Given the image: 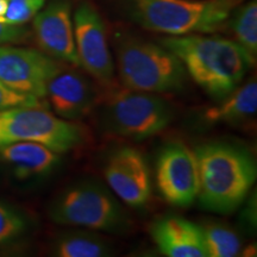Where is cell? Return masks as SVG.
I'll use <instances>...</instances> for the list:
<instances>
[{
  "label": "cell",
  "instance_id": "22",
  "mask_svg": "<svg viewBox=\"0 0 257 257\" xmlns=\"http://www.w3.org/2000/svg\"><path fill=\"white\" fill-rule=\"evenodd\" d=\"M19 106H42V99L16 92L0 81V111Z\"/></svg>",
  "mask_w": 257,
  "mask_h": 257
},
{
  "label": "cell",
  "instance_id": "12",
  "mask_svg": "<svg viewBox=\"0 0 257 257\" xmlns=\"http://www.w3.org/2000/svg\"><path fill=\"white\" fill-rule=\"evenodd\" d=\"M32 19L34 36L41 50L64 64L80 67L69 0H53Z\"/></svg>",
  "mask_w": 257,
  "mask_h": 257
},
{
  "label": "cell",
  "instance_id": "13",
  "mask_svg": "<svg viewBox=\"0 0 257 257\" xmlns=\"http://www.w3.org/2000/svg\"><path fill=\"white\" fill-rule=\"evenodd\" d=\"M46 99L56 115L75 121L91 113L99 94L91 80L76 70L64 68L48 83Z\"/></svg>",
  "mask_w": 257,
  "mask_h": 257
},
{
  "label": "cell",
  "instance_id": "15",
  "mask_svg": "<svg viewBox=\"0 0 257 257\" xmlns=\"http://www.w3.org/2000/svg\"><path fill=\"white\" fill-rule=\"evenodd\" d=\"M0 160L16 178L30 180L49 175L60 165V154L34 142H16L0 146Z\"/></svg>",
  "mask_w": 257,
  "mask_h": 257
},
{
  "label": "cell",
  "instance_id": "9",
  "mask_svg": "<svg viewBox=\"0 0 257 257\" xmlns=\"http://www.w3.org/2000/svg\"><path fill=\"white\" fill-rule=\"evenodd\" d=\"M73 25L80 67L100 85L111 87L115 68L99 12L91 3H80L74 12Z\"/></svg>",
  "mask_w": 257,
  "mask_h": 257
},
{
  "label": "cell",
  "instance_id": "5",
  "mask_svg": "<svg viewBox=\"0 0 257 257\" xmlns=\"http://www.w3.org/2000/svg\"><path fill=\"white\" fill-rule=\"evenodd\" d=\"M102 108L106 130L118 136L142 141L162 133L174 119V108L154 93L110 89Z\"/></svg>",
  "mask_w": 257,
  "mask_h": 257
},
{
  "label": "cell",
  "instance_id": "7",
  "mask_svg": "<svg viewBox=\"0 0 257 257\" xmlns=\"http://www.w3.org/2000/svg\"><path fill=\"white\" fill-rule=\"evenodd\" d=\"M49 216L55 223L94 231H119L127 225L117 198L95 181L70 186L54 200Z\"/></svg>",
  "mask_w": 257,
  "mask_h": 257
},
{
  "label": "cell",
  "instance_id": "16",
  "mask_svg": "<svg viewBox=\"0 0 257 257\" xmlns=\"http://www.w3.org/2000/svg\"><path fill=\"white\" fill-rule=\"evenodd\" d=\"M257 110V82L255 79L240 85L218 104L204 112V120L210 124H237L249 119Z\"/></svg>",
  "mask_w": 257,
  "mask_h": 257
},
{
  "label": "cell",
  "instance_id": "10",
  "mask_svg": "<svg viewBox=\"0 0 257 257\" xmlns=\"http://www.w3.org/2000/svg\"><path fill=\"white\" fill-rule=\"evenodd\" d=\"M159 192L169 205L191 206L199 193L197 157L182 143H169L161 150L156 162Z\"/></svg>",
  "mask_w": 257,
  "mask_h": 257
},
{
  "label": "cell",
  "instance_id": "1",
  "mask_svg": "<svg viewBox=\"0 0 257 257\" xmlns=\"http://www.w3.org/2000/svg\"><path fill=\"white\" fill-rule=\"evenodd\" d=\"M161 46L178 56L187 75L217 101L238 87L256 62L236 41L219 36H170Z\"/></svg>",
  "mask_w": 257,
  "mask_h": 257
},
{
  "label": "cell",
  "instance_id": "3",
  "mask_svg": "<svg viewBox=\"0 0 257 257\" xmlns=\"http://www.w3.org/2000/svg\"><path fill=\"white\" fill-rule=\"evenodd\" d=\"M243 0H131L143 28L170 36L211 34L224 28Z\"/></svg>",
  "mask_w": 257,
  "mask_h": 257
},
{
  "label": "cell",
  "instance_id": "24",
  "mask_svg": "<svg viewBox=\"0 0 257 257\" xmlns=\"http://www.w3.org/2000/svg\"><path fill=\"white\" fill-rule=\"evenodd\" d=\"M243 256H255L256 255V245H249L248 248H246L245 250H244Z\"/></svg>",
  "mask_w": 257,
  "mask_h": 257
},
{
  "label": "cell",
  "instance_id": "11",
  "mask_svg": "<svg viewBox=\"0 0 257 257\" xmlns=\"http://www.w3.org/2000/svg\"><path fill=\"white\" fill-rule=\"evenodd\" d=\"M104 175L112 193L127 206L143 207L152 197L147 161L134 148L120 147L113 150L105 162Z\"/></svg>",
  "mask_w": 257,
  "mask_h": 257
},
{
  "label": "cell",
  "instance_id": "23",
  "mask_svg": "<svg viewBox=\"0 0 257 257\" xmlns=\"http://www.w3.org/2000/svg\"><path fill=\"white\" fill-rule=\"evenodd\" d=\"M29 37V31L23 25L0 23V44L19 43Z\"/></svg>",
  "mask_w": 257,
  "mask_h": 257
},
{
  "label": "cell",
  "instance_id": "18",
  "mask_svg": "<svg viewBox=\"0 0 257 257\" xmlns=\"http://www.w3.org/2000/svg\"><path fill=\"white\" fill-rule=\"evenodd\" d=\"M232 30L236 42L252 59L257 56V3L250 0L233 11Z\"/></svg>",
  "mask_w": 257,
  "mask_h": 257
},
{
  "label": "cell",
  "instance_id": "6",
  "mask_svg": "<svg viewBox=\"0 0 257 257\" xmlns=\"http://www.w3.org/2000/svg\"><path fill=\"white\" fill-rule=\"evenodd\" d=\"M83 141L81 125L62 119L41 106L0 111V146L34 142L61 155L81 146Z\"/></svg>",
  "mask_w": 257,
  "mask_h": 257
},
{
  "label": "cell",
  "instance_id": "8",
  "mask_svg": "<svg viewBox=\"0 0 257 257\" xmlns=\"http://www.w3.org/2000/svg\"><path fill=\"white\" fill-rule=\"evenodd\" d=\"M64 68L43 51L0 46V81L18 93L46 99L48 83Z\"/></svg>",
  "mask_w": 257,
  "mask_h": 257
},
{
  "label": "cell",
  "instance_id": "20",
  "mask_svg": "<svg viewBox=\"0 0 257 257\" xmlns=\"http://www.w3.org/2000/svg\"><path fill=\"white\" fill-rule=\"evenodd\" d=\"M28 230V221L21 212L0 201V246L12 243Z\"/></svg>",
  "mask_w": 257,
  "mask_h": 257
},
{
  "label": "cell",
  "instance_id": "4",
  "mask_svg": "<svg viewBox=\"0 0 257 257\" xmlns=\"http://www.w3.org/2000/svg\"><path fill=\"white\" fill-rule=\"evenodd\" d=\"M115 54L125 88L154 94L184 89L188 76L184 64L163 46L127 37L118 42Z\"/></svg>",
  "mask_w": 257,
  "mask_h": 257
},
{
  "label": "cell",
  "instance_id": "2",
  "mask_svg": "<svg viewBox=\"0 0 257 257\" xmlns=\"http://www.w3.org/2000/svg\"><path fill=\"white\" fill-rule=\"evenodd\" d=\"M194 154L201 207L221 214L237 210L256 181L257 168L251 154L224 142L202 144Z\"/></svg>",
  "mask_w": 257,
  "mask_h": 257
},
{
  "label": "cell",
  "instance_id": "17",
  "mask_svg": "<svg viewBox=\"0 0 257 257\" xmlns=\"http://www.w3.org/2000/svg\"><path fill=\"white\" fill-rule=\"evenodd\" d=\"M53 252L59 257H105L110 255L111 249L96 234L74 231L62 234L56 240Z\"/></svg>",
  "mask_w": 257,
  "mask_h": 257
},
{
  "label": "cell",
  "instance_id": "14",
  "mask_svg": "<svg viewBox=\"0 0 257 257\" xmlns=\"http://www.w3.org/2000/svg\"><path fill=\"white\" fill-rule=\"evenodd\" d=\"M152 237L166 256L207 257L201 226L184 218H161L153 224Z\"/></svg>",
  "mask_w": 257,
  "mask_h": 257
},
{
  "label": "cell",
  "instance_id": "19",
  "mask_svg": "<svg viewBox=\"0 0 257 257\" xmlns=\"http://www.w3.org/2000/svg\"><path fill=\"white\" fill-rule=\"evenodd\" d=\"M207 257H233L240 251L239 237L227 227L216 224L201 226Z\"/></svg>",
  "mask_w": 257,
  "mask_h": 257
},
{
  "label": "cell",
  "instance_id": "21",
  "mask_svg": "<svg viewBox=\"0 0 257 257\" xmlns=\"http://www.w3.org/2000/svg\"><path fill=\"white\" fill-rule=\"evenodd\" d=\"M47 0H6L3 23L24 25L30 22L46 5Z\"/></svg>",
  "mask_w": 257,
  "mask_h": 257
}]
</instances>
